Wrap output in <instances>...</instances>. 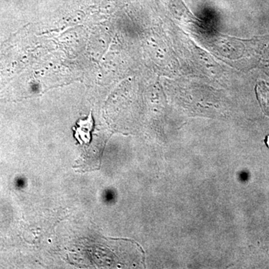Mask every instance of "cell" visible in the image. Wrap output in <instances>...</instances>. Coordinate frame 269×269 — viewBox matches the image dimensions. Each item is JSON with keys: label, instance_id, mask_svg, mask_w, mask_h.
Segmentation results:
<instances>
[{"label": "cell", "instance_id": "6da1fadb", "mask_svg": "<svg viewBox=\"0 0 269 269\" xmlns=\"http://www.w3.org/2000/svg\"><path fill=\"white\" fill-rule=\"evenodd\" d=\"M257 100L265 114L269 116V84L266 81H259L255 88Z\"/></svg>", "mask_w": 269, "mask_h": 269}, {"label": "cell", "instance_id": "7a4b0ae2", "mask_svg": "<svg viewBox=\"0 0 269 269\" xmlns=\"http://www.w3.org/2000/svg\"><path fill=\"white\" fill-rule=\"evenodd\" d=\"M93 127V120L91 113L86 121H80L78 123V127L76 130V135L78 138L80 135L81 136V139L85 141L90 140V131Z\"/></svg>", "mask_w": 269, "mask_h": 269}, {"label": "cell", "instance_id": "3957f363", "mask_svg": "<svg viewBox=\"0 0 269 269\" xmlns=\"http://www.w3.org/2000/svg\"><path fill=\"white\" fill-rule=\"evenodd\" d=\"M265 143H266L267 147H269V134L266 137V139H265Z\"/></svg>", "mask_w": 269, "mask_h": 269}]
</instances>
